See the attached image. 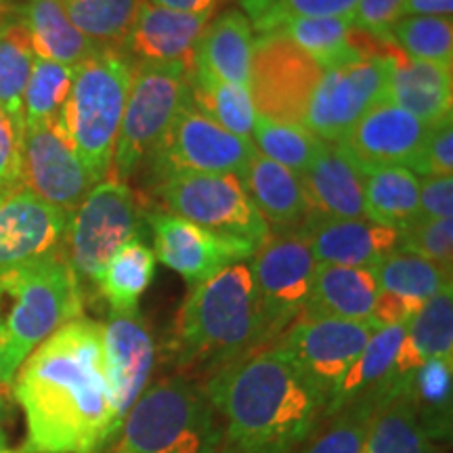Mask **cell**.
Returning a JSON list of instances; mask_svg holds the SVG:
<instances>
[{
	"label": "cell",
	"instance_id": "cell-18",
	"mask_svg": "<svg viewBox=\"0 0 453 453\" xmlns=\"http://www.w3.org/2000/svg\"><path fill=\"white\" fill-rule=\"evenodd\" d=\"M67 219L30 191H0V275L64 252Z\"/></svg>",
	"mask_w": 453,
	"mask_h": 453
},
{
	"label": "cell",
	"instance_id": "cell-10",
	"mask_svg": "<svg viewBox=\"0 0 453 453\" xmlns=\"http://www.w3.org/2000/svg\"><path fill=\"white\" fill-rule=\"evenodd\" d=\"M317 260L300 231L269 234L252 254V281L265 349L290 327L307 304Z\"/></svg>",
	"mask_w": 453,
	"mask_h": 453
},
{
	"label": "cell",
	"instance_id": "cell-33",
	"mask_svg": "<svg viewBox=\"0 0 453 453\" xmlns=\"http://www.w3.org/2000/svg\"><path fill=\"white\" fill-rule=\"evenodd\" d=\"M380 292L424 304L451 288V271L411 252L395 250L372 267Z\"/></svg>",
	"mask_w": 453,
	"mask_h": 453
},
{
	"label": "cell",
	"instance_id": "cell-36",
	"mask_svg": "<svg viewBox=\"0 0 453 453\" xmlns=\"http://www.w3.org/2000/svg\"><path fill=\"white\" fill-rule=\"evenodd\" d=\"M34 50L21 21L0 27V107L24 133V95L34 65Z\"/></svg>",
	"mask_w": 453,
	"mask_h": 453
},
{
	"label": "cell",
	"instance_id": "cell-17",
	"mask_svg": "<svg viewBox=\"0 0 453 453\" xmlns=\"http://www.w3.org/2000/svg\"><path fill=\"white\" fill-rule=\"evenodd\" d=\"M150 225L156 237V258L194 286L257 252L252 243L212 234L168 212L151 214Z\"/></svg>",
	"mask_w": 453,
	"mask_h": 453
},
{
	"label": "cell",
	"instance_id": "cell-14",
	"mask_svg": "<svg viewBox=\"0 0 453 453\" xmlns=\"http://www.w3.org/2000/svg\"><path fill=\"white\" fill-rule=\"evenodd\" d=\"M21 185L67 219L97 185L78 156L61 116L24 130Z\"/></svg>",
	"mask_w": 453,
	"mask_h": 453
},
{
	"label": "cell",
	"instance_id": "cell-19",
	"mask_svg": "<svg viewBox=\"0 0 453 453\" xmlns=\"http://www.w3.org/2000/svg\"><path fill=\"white\" fill-rule=\"evenodd\" d=\"M433 127L382 99L355 124L344 145L364 168L403 166L422 174L424 150Z\"/></svg>",
	"mask_w": 453,
	"mask_h": 453
},
{
	"label": "cell",
	"instance_id": "cell-1",
	"mask_svg": "<svg viewBox=\"0 0 453 453\" xmlns=\"http://www.w3.org/2000/svg\"><path fill=\"white\" fill-rule=\"evenodd\" d=\"M13 396L26 416L15 453H99L116 437L104 361V324L78 317L17 370Z\"/></svg>",
	"mask_w": 453,
	"mask_h": 453
},
{
	"label": "cell",
	"instance_id": "cell-23",
	"mask_svg": "<svg viewBox=\"0 0 453 453\" xmlns=\"http://www.w3.org/2000/svg\"><path fill=\"white\" fill-rule=\"evenodd\" d=\"M393 61L387 87V99L401 110L410 111L428 127L451 116V65L430 64L407 57L393 42L388 44Z\"/></svg>",
	"mask_w": 453,
	"mask_h": 453
},
{
	"label": "cell",
	"instance_id": "cell-13",
	"mask_svg": "<svg viewBox=\"0 0 453 453\" xmlns=\"http://www.w3.org/2000/svg\"><path fill=\"white\" fill-rule=\"evenodd\" d=\"M390 44V42H388ZM388 44L380 55L324 72L311 99L304 128L324 143H342L373 105L387 99L390 78Z\"/></svg>",
	"mask_w": 453,
	"mask_h": 453
},
{
	"label": "cell",
	"instance_id": "cell-5",
	"mask_svg": "<svg viewBox=\"0 0 453 453\" xmlns=\"http://www.w3.org/2000/svg\"><path fill=\"white\" fill-rule=\"evenodd\" d=\"M223 426L202 384L173 373L145 388L99 453H220Z\"/></svg>",
	"mask_w": 453,
	"mask_h": 453
},
{
	"label": "cell",
	"instance_id": "cell-46",
	"mask_svg": "<svg viewBox=\"0 0 453 453\" xmlns=\"http://www.w3.org/2000/svg\"><path fill=\"white\" fill-rule=\"evenodd\" d=\"M453 173V124L451 116L434 124L424 150V177H451Z\"/></svg>",
	"mask_w": 453,
	"mask_h": 453
},
{
	"label": "cell",
	"instance_id": "cell-21",
	"mask_svg": "<svg viewBox=\"0 0 453 453\" xmlns=\"http://www.w3.org/2000/svg\"><path fill=\"white\" fill-rule=\"evenodd\" d=\"M317 265L372 269L399 248V231L367 219L311 217L300 226Z\"/></svg>",
	"mask_w": 453,
	"mask_h": 453
},
{
	"label": "cell",
	"instance_id": "cell-51",
	"mask_svg": "<svg viewBox=\"0 0 453 453\" xmlns=\"http://www.w3.org/2000/svg\"><path fill=\"white\" fill-rule=\"evenodd\" d=\"M0 453H15V451L9 447L7 433H4V426H3V418H0Z\"/></svg>",
	"mask_w": 453,
	"mask_h": 453
},
{
	"label": "cell",
	"instance_id": "cell-27",
	"mask_svg": "<svg viewBox=\"0 0 453 453\" xmlns=\"http://www.w3.org/2000/svg\"><path fill=\"white\" fill-rule=\"evenodd\" d=\"M405 338V326H387L372 334L364 353L350 367L340 387L334 390L326 413L340 410L364 396H387L405 378L396 373V355Z\"/></svg>",
	"mask_w": 453,
	"mask_h": 453
},
{
	"label": "cell",
	"instance_id": "cell-48",
	"mask_svg": "<svg viewBox=\"0 0 453 453\" xmlns=\"http://www.w3.org/2000/svg\"><path fill=\"white\" fill-rule=\"evenodd\" d=\"M147 3L156 4V7L179 11V13H214L223 0H147Z\"/></svg>",
	"mask_w": 453,
	"mask_h": 453
},
{
	"label": "cell",
	"instance_id": "cell-15",
	"mask_svg": "<svg viewBox=\"0 0 453 453\" xmlns=\"http://www.w3.org/2000/svg\"><path fill=\"white\" fill-rule=\"evenodd\" d=\"M376 326L372 321L300 319L277 338L281 349L298 370L330 401L350 367L364 353Z\"/></svg>",
	"mask_w": 453,
	"mask_h": 453
},
{
	"label": "cell",
	"instance_id": "cell-30",
	"mask_svg": "<svg viewBox=\"0 0 453 453\" xmlns=\"http://www.w3.org/2000/svg\"><path fill=\"white\" fill-rule=\"evenodd\" d=\"M365 219L403 231L420 220V177L403 166L364 168Z\"/></svg>",
	"mask_w": 453,
	"mask_h": 453
},
{
	"label": "cell",
	"instance_id": "cell-2",
	"mask_svg": "<svg viewBox=\"0 0 453 453\" xmlns=\"http://www.w3.org/2000/svg\"><path fill=\"white\" fill-rule=\"evenodd\" d=\"M202 388L223 426L220 453H294L330 403L277 347L243 357Z\"/></svg>",
	"mask_w": 453,
	"mask_h": 453
},
{
	"label": "cell",
	"instance_id": "cell-22",
	"mask_svg": "<svg viewBox=\"0 0 453 453\" xmlns=\"http://www.w3.org/2000/svg\"><path fill=\"white\" fill-rule=\"evenodd\" d=\"M298 179L313 217L365 219L364 166L344 145L324 143Z\"/></svg>",
	"mask_w": 453,
	"mask_h": 453
},
{
	"label": "cell",
	"instance_id": "cell-6",
	"mask_svg": "<svg viewBox=\"0 0 453 453\" xmlns=\"http://www.w3.org/2000/svg\"><path fill=\"white\" fill-rule=\"evenodd\" d=\"M130 78L133 59L118 49H101L73 70L61 122L97 183L110 174Z\"/></svg>",
	"mask_w": 453,
	"mask_h": 453
},
{
	"label": "cell",
	"instance_id": "cell-44",
	"mask_svg": "<svg viewBox=\"0 0 453 453\" xmlns=\"http://www.w3.org/2000/svg\"><path fill=\"white\" fill-rule=\"evenodd\" d=\"M403 17V0H359L353 13L357 30L370 34L376 41H390V30Z\"/></svg>",
	"mask_w": 453,
	"mask_h": 453
},
{
	"label": "cell",
	"instance_id": "cell-12",
	"mask_svg": "<svg viewBox=\"0 0 453 453\" xmlns=\"http://www.w3.org/2000/svg\"><path fill=\"white\" fill-rule=\"evenodd\" d=\"M257 154L250 139L229 133L187 101L147 162L154 168L156 180L174 173L235 174L243 179Z\"/></svg>",
	"mask_w": 453,
	"mask_h": 453
},
{
	"label": "cell",
	"instance_id": "cell-25",
	"mask_svg": "<svg viewBox=\"0 0 453 453\" xmlns=\"http://www.w3.org/2000/svg\"><path fill=\"white\" fill-rule=\"evenodd\" d=\"M243 187L265 223L275 226L277 234L298 231L311 217L298 174L260 154L243 174Z\"/></svg>",
	"mask_w": 453,
	"mask_h": 453
},
{
	"label": "cell",
	"instance_id": "cell-28",
	"mask_svg": "<svg viewBox=\"0 0 453 453\" xmlns=\"http://www.w3.org/2000/svg\"><path fill=\"white\" fill-rule=\"evenodd\" d=\"M21 24L30 36L34 55L55 64L76 70L101 50L72 24L61 0H26Z\"/></svg>",
	"mask_w": 453,
	"mask_h": 453
},
{
	"label": "cell",
	"instance_id": "cell-52",
	"mask_svg": "<svg viewBox=\"0 0 453 453\" xmlns=\"http://www.w3.org/2000/svg\"><path fill=\"white\" fill-rule=\"evenodd\" d=\"M7 388H9V384L4 382V373H3V359H0V411H3V407H4V395H7Z\"/></svg>",
	"mask_w": 453,
	"mask_h": 453
},
{
	"label": "cell",
	"instance_id": "cell-34",
	"mask_svg": "<svg viewBox=\"0 0 453 453\" xmlns=\"http://www.w3.org/2000/svg\"><path fill=\"white\" fill-rule=\"evenodd\" d=\"M156 275V254L145 242L134 240L113 257L95 286L111 311H139V298Z\"/></svg>",
	"mask_w": 453,
	"mask_h": 453
},
{
	"label": "cell",
	"instance_id": "cell-45",
	"mask_svg": "<svg viewBox=\"0 0 453 453\" xmlns=\"http://www.w3.org/2000/svg\"><path fill=\"white\" fill-rule=\"evenodd\" d=\"M21 141L13 120L0 107V191L21 189Z\"/></svg>",
	"mask_w": 453,
	"mask_h": 453
},
{
	"label": "cell",
	"instance_id": "cell-16",
	"mask_svg": "<svg viewBox=\"0 0 453 453\" xmlns=\"http://www.w3.org/2000/svg\"><path fill=\"white\" fill-rule=\"evenodd\" d=\"M104 361L111 424L118 434L124 418L150 387L156 365L154 334L139 311H111L104 324Z\"/></svg>",
	"mask_w": 453,
	"mask_h": 453
},
{
	"label": "cell",
	"instance_id": "cell-3",
	"mask_svg": "<svg viewBox=\"0 0 453 453\" xmlns=\"http://www.w3.org/2000/svg\"><path fill=\"white\" fill-rule=\"evenodd\" d=\"M263 327L248 263L197 283L180 307L173 355L180 376L197 384L263 350Z\"/></svg>",
	"mask_w": 453,
	"mask_h": 453
},
{
	"label": "cell",
	"instance_id": "cell-9",
	"mask_svg": "<svg viewBox=\"0 0 453 453\" xmlns=\"http://www.w3.org/2000/svg\"><path fill=\"white\" fill-rule=\"evenodd\" d=\"M156 183L157 197L168 214L212 234L235 237L257 248L271 234L235 174L174 173Z\"/></svg>",
	"mask_w": 453,
	"mask_h": 453
},
{
	"label": "cell",
	"instance_id": "cell-53",
	"mask_svg": "<svg viewBox=\"0 0 453 453\" xmlns=\"http://www.w3.org/2000/svg\"><path fill=\"white\" fill-rule=\"evenodd\" d=\"M0 27H3V26H0Z\"/></svg>",
	"mask_w": 453,
	"mask_h": 453
},
{
	"label": "cell",
	"instance_id": "cell-31",
	"mask_svg": "<svg viewBox=\"0 0 453 453\" xmlns=\"http://www.w3.org/2000/svg\"><path fill=\"white\" fill-rule=\"evenodd\" d=\"M401 384L373 411L364 453H437V443L424 434Z\"/></svg>",
	"mask_w": 453,
	"mask_h": 453
},
{
	"label": "cell",
	"instance_id": "cell-42",
	"mask_svg": "<svg viewBox=\"0 0 453 453\" xmlns=\"http://www.w3.org/2000/svg\"><path fill=\"white\" fill-rule=\"evenodd\" d=\"M359 0H240L242 13L248 17L252 30L275 32L290 19L303 17H349L355 13Z\"/></svg>",
	"mask_w": 453,
	"mask_h": 453
},
{
	"label": "cell",
	"instance_id": "cell-49",
	"mask_svg": "<svg viewBox=\"0 0 453 453\" xmlns=\"http://www.w3.org/2000/svg\"><path fill=\"white\" fill-rule=\"evenodd\" d=\"M453 0H403L405 15H430V17H451Z\"/></svg>",
	"mask_w": 453,
	"mask_h": 453
},
{
	"label": "cell",
	"instance_id": "cell-24",
	"mask_svg": "<svg viewBox=\"0 0 453 453\" xmlns=\"http://www.w3.org/2000/svg\"><path fill=\"white\" fill-rule=\"evenodd\" d=\"M378 288L372 269L317 265L303 319L370 321ZM298 317V319H300Z\"/></svg>",
	"mask_w": 453,
	"mask_h": 453
},
{
	"label": "cell",
	"instance_id": "cell-47",
	"mask_svg": "<svg viewBox=\"0 0 453 453\" xmlns=\"http://www.w3.org/2000/svg\"><path fill=\"white\" fill-rule=\"evenodd\" d=\"M453 217V179L426 177L420 180V219Z\"/></svg>",
	"mask_w": 453,
	"mask_h": 453
},
{
	"label": "cell",
	"instance_id": "cell-4",
	"mask_svg": "<svg viewBox=\"0 0 453 453\" xmlns=\"http://www.w3.org/2000/svg\"><path fill=\"white\" fill-rule=\"evenodd\" d=\"M82 283L65 250L0 275V359L4 382L49 336L82 317Z\"/></svg>",
	"mask_w": 453,
	"mask_h": 453
},
{
	"label": "cell",
	"instance_id": "cell-26",
	"mask_svg": "<svg viewBox=\"0 0 453 453\" xmlns=\"http://www.w3.org/2000/svg\"><path fill=\"white\" fill-rule=\"evenodd\" d=\"M254 50V30L242 11H225L203 30L196 49L194 67L219 81L248 88ZM191 67V70H194Z\"/></svg>",
	"mask_w": 453,
	"mask_h": 453
},
{
	"label": "cell",
	"instance_id": "cell-41",
	"mask_svg": "<svg viewBox=\"0 0 453 453\" xmlns=\"http://www.w3.org/2000/svg\"><path fill=\"white\" fill-rule=\"evenodd\" d=\"M405 336L422 359H453V292L437 294L405 326Z\"/></svg>",
	"mask_w": 453,
	"mask_h": 453
},
{
	"label": "cell",
	"instance_id": "cell-43",
	"mask_svg": "<svg viewBox=\"0 0 453 453\" xmlns=\"http://www.w3.org/2000/svg\"><path fill=\"white\" fill-rule=\"evenodd\" d=\"M401 252H411L418 257L449 269L453 265V219H420L399 231Z\"/></svg>",
	"mask_w": 453,
	"mask_h": 453
},
{
	"label": "cell",
	"instance_id": "cell-50",
	"mask_svg": "<svg viewBox=\"0 0 453 453\" xmlns=\"http://www.w3.org/2000/svg\"><path fill=\"white\" fill-rule=\"evenodd\" d=\"M17 9L13 7L11 0H0V26H9L15 21Z\"/></svg>",
	"mask_w": 453,
	"mask_h": 453
},
{
	"label": "cell",
	"instance_id": "cell-32",
	"mask_svg": "<svg viewBox=\"0 0 453 453\" xmlns=\"http://www.w3.org/2000/svg\"><path fill=\"white\" fill-rule=\"evenodd\" d=\"M189 104L229 133L252 141L257 111L246 87L223 82L194 67L189 72Z\"/></svg>",
	"mask_w": 453,
	"mask_h": 453
},
{
	"label": "cell",
	"instance_id": "cell-40",
	"mask_svg": "<svg viewBox=\"0 0 453 453\" xmlns=\"http://www.w3.org/2000/svg\"><path fill=\"white\" fill-rule=\"evenodd\" d=\"M73 82V67L34 57L30 81L24 95V124L36 127L55 120L64 111Z\"/></svg>",
	"mask_w": 453,
	"mask_h": 453
},
{
	"label": "cell",
	"instance_id": "cell-11",
	"mask_svg": "<svg viewBox=\"0 0 453 453\" xmlns=\"http://www.w3.org/2000/svg\"><path fill=\"white\" fill-rule=\"evenodd\" d=\"M321 78L324 67L281 34L254 38L248 93L257 116L275 124L304 127Z\"/></svg>",
	"mask_w": 453,
	"mask_h": 453
},
{
	"label": "cell",
	"instance_id": "cell-37",
	"mask_svg": "<svg viewBox=\"0 0 453 453\" xmlns=\"http://www.w3.org/2000/svg\"><path fill=\"white\" fill-rule=\"evenodd\" d=\"M72 24L99 49L122 50L141 0H61Z\"/></svg>",
	"mask_w": 453,
	"mask_h": 453
},
{
	"label": "cell",
	"instance_id": "cell-39",
	"mask_svg": "<svg viewBox=\"0 0 453 453\" xmlns=\"http://www.w3.org/2000/svg\"><path fill=\"white\" fill-rule=\"evenodd\" d=\"M252 143L263 157L290 168L292 173H304L324 147L315 134L304 127H288L275 124L257 116L252 128Z\"/></svg>",
	"mask_w": 453,
	"mask_h": 453
},
{
	"label": "cell",
	"instance_id": "cell-7",
	"mask_svg": "<svg viewBox=\"0 0 453 453\" xmlns=\"http://www.w3.org/2000/svg\"><path fill=\"white\" fill-rule=\"evenodd\" d=\"M189 101V72L183 65L133 64L128 99L118 133L110 180L133 177L154 154L174 118Z\"/></svg>",
	"mask_w": 453,
	"mask_h": 453
},
{
	"label": "cell",
	"instance_id": "cell-29",
	"mask_svg": "<svg viewBox=\"0 0 453 453\" xmlns=\"http://www.w3.org/2000/svg\"><path fill=\"white\" fill-rule=\"evenodd\" d=\"M413 413L433 443L451 439L453 359H426L401 384Z\"/></svg>",
	"mask_w": 453,
	"mask_h": 453
},
{
	"label": "cell",
	"instance_id": "cell-38",
	"mask_svg": "<svg viewBox=\"0 0 453 453\" xmlns=\"http://www.w3.org/2000/svg\"><path fill=\"white\" fill-rule=\"evenodd\" d=\"M390 41L407 57L430 64L451 65L453 24L451 17L405 15L390 30Z\"/></svg>",
	"mask_w": 453,
	"mask_h": 453
},
{
	"label": "cell",
	"instance_id": "cell-35",
	"mask_svg": "<svg viewBox=\"0 0 453 453\" xmlns=\"http://www.w3.org/2000/svg\"><path fill=\"white\" fill-rule=\"evenodd\" d=\"M384 396H364L326 413L294 453H364L373 411Z\"/></svg>",
	"mask_w": 453,
	"mask_h": 453
},
{
	"label": "cell",
	"instance_id": "cell-20",
	"mask_svg": "<svg viewBox=\"0 0 453 453\" xmlns=\"http://www.w3.org/2000/svg\"><path fill=\"white\" fill-rule=\"evenodd\" d=\"M214 13H179L141 0L122 50L137 64L183 65L191 72L196 49Z\"/></svg>",
	"mask_w": 453,
	"mask_h": 453
},
{
	"label": "cell",
	"instance_id": "cell-8",
	"mask_svg": "<svg viewBox=\"0 0 453 453\" xmlns=\"http://www.w3.org/2000/svg\"><path fill=\"white\" fill-rule=\"evenodd\" d=\"M139 196L120 180H101L67 220L64 250L78 280L97 283L107 263L143 235Z\"/></svg>",
	"mask_w": 453,
	"mask_h": 453
}]
</instances>
